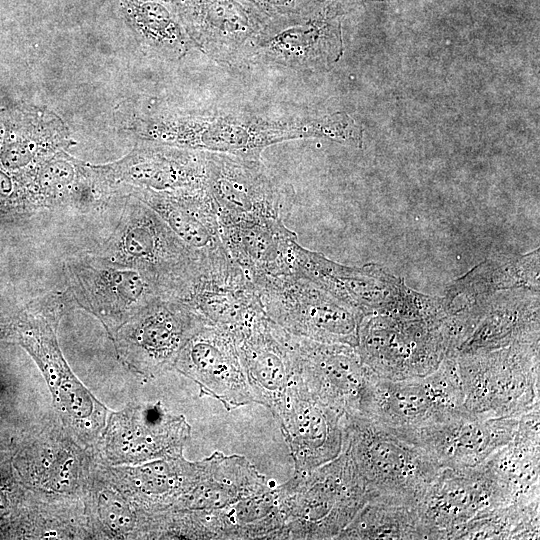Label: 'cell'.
Instances as JSON below:
<instances>
[{"label":"cell","mask_w":540,"mask_h":540,"mask_svg":"<svg viewBox=\"0 0 540 540\" xmlns=\"http://www.w3.org/2000/svg\"><path fill=\"white\" fill-rule=\"evenodd\" d=\"M250 281L266 316L286 332L357 346L363 315L307 277L291 272Z\"/></svg>","instance_id":"cell-6"},{"label":"cell","mask_w":540,"mask_h":540,"mask_svg":"<svg viewBox=\"0 0 540 540\" xmlns=\"http://www.w3.org/2000/svg\"><path fill=\"white\" fill-rule=\"evenodd\" d=\"M356 348L364 364L388 380L425 376L447 357L437 324L379 312L362 318Z\"/></svg>","instance_id":"cell-8"},{"label":"cell","mask_w":540,"mask_h":540,"mask_svg":"<svg viewBox=\"0 0 540 540\" xmlns=\"http://www.w3.org/2000/svg\"><path fill=\"white\" fill-rule=\"evenodd\" d=\"M341 452L361 478L368 499L416 505L442 468L413 442L361 415L343 417Z\"/></svg>","instance_id":"cell-2"},{"label":"cell","mask_w":540,"mask_h":540,"mask_svg":"<svg viewBox=\"0 0 540 540\" xmlns=\"http://www.w3.org/2000/svg\"><path fill=\"white\" fill-rule=\"evenodd\" d=\"M510 505L482 464L442 467L416 503L429 539H449L469 521Z\"/></svg>","instance_id":"cell-12"},{"label":"cell","mask_w":540,"mask_h":540,"mask_svg":"<svg viewBox=\"0 0 540 540\" xmlns=\"http://www.w3.org/2000/svg\"><path fill=\"white\" fill-rule=\"evenodd\" d=\"M337 539H428L416 505L369 498Z\"/></svg>","instance_id":"cell-28"},{"label":"cell","mask_w":540,"mask_h":540,"mask_svg":"<svg viewBox=\"0 0 540 540\" xmlns=\"http://www.w3.org/2000/svg\"><path fill=\"white\" fill-rule=\"evenodd\" d=\"M135 197L152 208L202 259L227 253L217 209L207 187L178 191L142 189Z\"/></svg>","instance_id":"cell-22"},{"label":"cell","mask_w":540,"mask_h":540,"mask_svg":"<svg viewBox=\"0 0 540 540\" xmlns=\"http://www.w3.org/2000/svg\"><path fill=\"white\" fill-rule=\"evenodd\" d=\"M206 152V186L219 220L245 216L285 219L293 190L272 181L260 156Z\"/></svg>","instance_id":"cell-11"},{"label":"cell","mask_w":540,"mask_h":540,"mask_svg":"<svg viewBox=\"0 0 540 540\" xmlns=\"http://www.w3.org/2000/svg\"><path fill=\"white\" fill-rule=\"evenodd\" d=\"M149 134L163 142L195 150L260 156L280 142L325 137L356 146L362 128L344 112L321 117L265 119L243 113L196 116L152 126Z\"/></svg>","instance_id":"cell-1"},{"label":"cell","mask_w":540,"mask_h":540,"mask_svg":"<svg viewBox=\"0 0 540 540\" xmlns=\"http://www.w3.org/2000/svg\"><path fill=\"white\" fill-rule=\"evenodd\" d=\"M343 417L312 395L295 372L276 419L289 447L295 474L311 471L341 453Z\"/></svg>","instance_id":"cell-16"},{"label":"cell","mask_w":540,"mask_h":540,"mask_svg":"<svg viewBox=\"0 0 540 540\" xmlns=\"http://www.w3.org/2000/svg\"><path fill=\"white\" fill-rule=\"evenodd\" d=\"M208 324L186 304L161 298L145 306L118 330V342L136 368L154 374L173 366L186 342Z\"/></svg>","instance_id":"cell-14"},{"label":"cell","mask_w":540,"mask_h":540,"mask_svg":"<svg viewBox=\"0 0 540 540\" xmlns=\"http://www.w3.org/2000/svg\"><path fill=\"white\" fill-rule=\"evenodd\" d=\"M219 222L226 251L249 280L293 272L297 236L283 218L245 216Z\"/></svg>","instance_id":"cell-21"},{"label":"cell","mask_w":540,"mask_h":540,"mask_svg":"<svg viewBox=\"0 0 540 540\" xmlns=\"http://www.w3.org/2000/svg\"><path fill=\"white\" fill-rule=\"evenodd\" d=\"M233 339L255 403L277 419L295 374L288 333L265 315Z\"/></svg>","instance_id":"cell-20"},{"label":"cell","mask_w":540,"mask_h":540,"mask_svg":"<svg viewBox=\"0 0 540 540\" xmlns=\"http://www.w3.org/2000/svg\"><path fill=\"white\" fill-rule=\"evenodd\" d=\"M284 539H337L368 500L347 455L295 474L275 488Z\"/></svg>","instance_id":"cell-3"},{"label":"cell","mask_w":540,"mask_h":540,"mask_svg":"<svg viewBox=\"0 0 540 540\" xmlns=\"http://www.w3.org/2000/svg\"><path fill=\"white\" fill-rule=\"evenodd\" d=\"M68 290L77 303L106 325H121L152 302L167 298L144 273L96 255L66 262Z\"/></svg>","instance_id":"cell-10"},{"label":"cell","mask_w":540,"mask_h":540,"mask_svg":"<svg viewBox=\"0 0 540 540\" xmlns=\"http://www.w3.org/2000/svg\"><path fill=\"white\" fill-rule=\"evenodd\" d=\"M268 20L306 15L320 10L322 0H243Z\"/></svg>","instance_id":"cell-30"},{"label":"cell","mask_w":540,"mask_h":540,"mask_svg":"<svg viewBox=\"0 0 540 540\" xmlns=\"http://www.w3.org/2000/svg\"><path fill=\"white\" fill-rule=\"evenodd\" d=\"M456 363L466 412L520 417L539 406L538 342L461 353Z\"/></svg>","instance_id":"cell-5"},{"label":"cell","mask_w":540,"mask_h":540,"mask_svg":"<svg viewBox=\"0 0 540 540\" xmlns=\"http://www.w3.org/2000/svg\"><path fill=\"white\" fill-rule=\"evenodd\" d=\"M99 258L136 269L151 278L167 298L179 300L200 271L202 258L148 205L135 198Z\"/></svg>","instance_id":"cell-4"},{"label":"cell","mask_w":540,"mask_h":540,"mask_svg":"<svg viewBox=\"0 0 540 540\" xmlns=\"http://www.w3.org/2000/svg\"><path fill=\"white\" fill-rule=\"evenodd\" d=\"M116 173L131 183L153 191H178L207 187V152L166 148L134 154Z\"/></svg>","instance_id":"cell-25"},{"label":"cell","mask_w":540,"mask_h":540,"mask_svg":"<svg viewBox=\"0 0 540 540\" xmlns=\"http://www.w3.org/2000/svg\"><path fill=\"white\" fill-rule=\"evenodd\" d=\"M270 486L242 455L215 451L200 461L195 482L174 503L182 511L225 512L241 499Z\"/></svg>","instance_id":"cell-23"},{"label":"cell","mask_w":540,"mask_h":540,"mask_svg":"<svg viewBox=\"0 0 540 540\" xmlns=\"http://www.w3.org/2000/svg\"><path fill=\"white\" fill-rule=\"evenodd\" d=\"M539 406L519 417L513 439L481 463L510 504L539 501Z\"/></svg>","instance_id":"cell-24"},{"label":"cell","mask_w":540,"mask_h":540,"mask_svg":"<svg viewBox=\"0 0 540 540\" xmlns=\"http://www.w3.org/2000/svg\"><path fill=\"white\" fill-rule=\"evenodd\" d=\"M179 301L232 337L266 315L251 281L229 254L203 260Z\"/></svg>","instance_id":"cell-15"},{"label":"cell","mask_w":540,"mask_h":540,"mask_svg":"<svg viewBox=\"0 0 540 540\" xmlns=\"http://www.w3.org/2000/svg\"><path fill=\"white\" fill-rule=\"evenodd\" d=\"M16 330L20 342L42 367L69 414L79 420L89 417L94 403L71 374L48 320L40 313H25L18 319Z\"/></svg>","instance_id":"cell-26"},{"label":"cell","mask_w":540,"mask_h":540,"mask_svg":"<svg viewBox=\"0 0 540 540\" xmlns=\"http://www.w3.org/2000/svg\"><path fill=\"white\" fill-rule=\"evenodd\" d=\"M190 436L183 416L163 412L158 406L135 409L126 415V458L148 461L181 456Z\"/></svg>","instance_id":"cell-27"},{"label":"cell","mask_w":540,"mask_h":540,"mask_svg":"<svg viewBox=\"0 0 540 540\" xmlns=\"http://www.w3.org/2000/svg\"><path fill=\"white\" fill-rule=\"evenodd\" d=\"M173 367L230 411L255 403L233 337L206 324L183 346Z\"/></svg>","instance_id":"cell-17"},{"label":"cell","mask_w":540,"mask_h":540,"mask_svg":"<svg viewBox=\"0 0 540 540\" xmlns=\"http://www.w3.org/2000/svg\"><path fill=\"white\" fill-rule=\"evenodd\" d=\"M519 417L483 418L457 413L435 425L398 433L425 451L440 467H474L516 434ZM392 430V429H391Z\"/></svg>","instance_id":"cell-18"},{"label":"cell","mask_w":540,"mask_h":540,"mask_svg":"<svg viewBox=\"0 0 540 540\" xmlns=\"http://www.w3.org/2000/svg\"><path fill=\"white\" fill-rule=\"evenodd\" d=\"M188 32L215 62L232 66L268 19L243 0H178Z\"/></svg>","instance_id":"cell-19"},{"label":"cell","mask_w":540,"mask_h":540,"mask_svg":"<svg viewBox=\"0 0 540 540\" xmlns=\"http://www.w3.org/2000/svg\"><path fill=\"white\" fill-rule=\"evenodd\" d=\"M464 410L456 357L433 372L402 380L376 376L364 415L398 433L441 423Z\"/></svg>","instance_id":"cell-7"},{"label":"cell","mask_w":540,"mask_h":540,"mask_svg":"<svg viewBox=\"0 0 540 540\" xmlns=\"http://www.w3.org/2000/svg\"><path fill=\"white\" fill-rule=\"evenodd\" d=\"M341 51L339 27L321 9L266 22L245 50L241 62L315 70L335 61Z\"/></svg>","instance_id":"cell-13"},{"label":"cell","mask_w":540,"mask_h":540,"mask_svg":"<svg viewBox=\"0 0 540 540\" xmlns=\"http://www.w3.org/2000/svg\"><path fill=\"white\" fill-rule=\"evenodd\" d=\"M288 344L294 370L312 395L343 416L364 414L376 375L356 347L290 333Z\"/></svg>","instance_id":"cell-9"},{"label":"cell","mask_w":540,"mask_h":540,"mask_svg":"<svg viewBox=\"0 0 540 540\" xmlns=\"http://www.w3.org/2000/svg\"><path fill=\"white\" fill-rule=\"evenodd\" d=\"M539 502H516L496 508L456 529L449 539H535Z\"/></svg>","instance_id":"cell-29"}]
</instances>
